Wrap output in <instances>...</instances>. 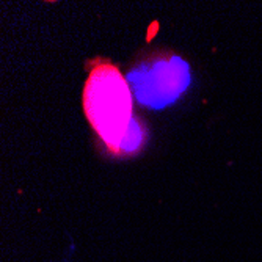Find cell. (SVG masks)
I'll return each mask as SVG.
<instances>
[{
  "label": "cell",
  "instance_id": "1",
  "mask_svg": "<svg viewBox=\"0 0 262 262\" xmlns=\"http://www.w3.org/2000/svg\"><path fill=\"white\" fill-rule=\"evenodd\" d=\"M83 110L113 156L132 154L141 148L145 130L134 120L129 83L110 61L94 60L83 88Z\"/></svg>",
  "mask_w": 262,
  "mask_h": 262
},
{
  "label": "cell",
  "instance_id": "2",
  "mask_svg": "<svg viewBox=\"0 0 262 262\" xmlns=\"http://www.w3.org/2000/svg\"><path fill=\"white\" fill-rule=\"evenodd\" d=\"M129 82L137 99L149 107L174 102L188 86V68L178 57H157L132 69Z\"/></svg>",
  "mask_w": 262,
  "mask_h": 262
}]
</instances>
